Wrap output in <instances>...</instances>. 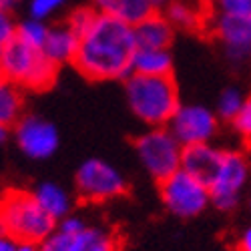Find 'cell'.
I'll list each match as a JSON object with an SVG mask.
<instances>
[{"label": "cell", "instance_id": "6da1fadb", "mask_svg": "<svg viewBox=\"0 0 251 251\" xmlns=\"http://www.w3.org/2000/svg\"><path fill=\"white\" fill-rule=\"evenodd\" d=\"M137 49L131 25L99 12L95 25L78 40L73 65L91 80H125L133 73Z\"/></svg>", "mask_w": 251, "mask_h": 251}, {"label": "cell", "instance_id": "7a4b0ae2", "mask_svg": "<svg viewBox=\"0 0 251 251\" xmlns=\"http://www.w3.org/2000/svg\"><path fill=\"white\" fill-rule=\"evenodd\" d=\"M125 97L131 113L147 127H167L181 104L173 76L131 73L125 78Z\"/></svg>", "mask_w": 251, "mask_h": 251}, {"label": "cell", "instance_id": "3957f363", "mask_svg": "<svg viewBox=\"0 0 251 251\" xmlns=\"http://www.w3.org/2000/svg\"><path fill=\"white\" fill-rule=\"evenodd\" d=\"M56 221L36 201L32 191L12 189L0 197V231L16 243H43Z\"/></svg>", "mask_w": 251, "mask_h": 251}, {"label": "cell", "instance_id": "277c9868", "mask_svg": "<svg viewBox=\"0 0 251 251\" xmlns=\"http://www.w3.org/2000/svg\"><path fill=\"white\" fill-rule=\"evenodd\" d=\"M4 80L26 91H45L56 80L58 67L47 58L43 49L28 47L16 36L10 38L0 50Z\"/></svg>", "mask_w": 251, "mask_h": 251}, {"label": "cell", "instance_id": "5b68a950", "mask_svg": "<svg viewBox=\"0 0 251 251\" xmlns=\"http://www.w3.org/2000/svg\"><path fill=\"white\" fill-rule=\"evenodd\" d=\"M141 165L157 183L181 169L183 145L167 127H151L135 141Z\"/></svg>", "mask_w": 251, "mask_h": 251}, {"label": "cell", "instance_id": "8992f818", "mask_svg": "<svg viewBox=\"0 0 251 251\" xmlns=\"http://www.w3.org/2000/svg\"><path fill=\"white\" fill-rule=\"evenodd\" d=\"M159 195L167 211L181 219L201 215L211 203L209 185L183 169L159 181Z\"/></svg>", "mask_w": 251, "mask_h": 251}, {"label": "cell", "instance_id": "52a82bcc", "mask_svg": "<svg viewBox=\"0 0 251 251\" xmlns=\"http://www.w3.org/2000/svg\"><path fill=\"white\" fill-rule=\"evenodd\" d=\"M76 195L87 203H104L125 195L127 179L115 165L102 159H87L75 175Z\"/></svg>", "mask_w": 251, "mask_h": 251}, {"label": "cell", "instance_id": "ba28073f", "mask_svg": "<svg viewBox=\"0 0 251 251\" xmlns=\"http://www.w3.org/2000/svg\"><path fill=\"white\" fill-rule=\"evenodd\" d=\"M251 179L249 155L241 151H223L219 169L209 181L211 203L219 211H231L237 207L245 185Z\"/></svg>", "mask_w": 251, "mask_h": 251}, {"label": "cell", "instance_id": "9c48e42d", "mask_svg": "<svg viewBox=\"0 0 251 251\" xmlns=\"http://www.w3.org/2000/svg\"><path fill=\"white\" fill-rule=\"evenodd\" d=\"M219 117L205 104H179V109L171 117L167 129L185 147L191 145L211 143L219 131Z\"/></svg>", "mask_w": 251, "mask_h": 251}, {"label": "cell", "instance_id": "30bf717a", "mask_svg": "<svg viewBox=\"0 0 251 251\" xmlns=\"http://www.w3.org/2000/svg\"><path fill=\"white\" fill-rule=\"evenodd\" d=\"M207 28L223 47L231 65H245L251 60V16L209 14Z\"/></svg>", "mask_w": 251, "mask_h": 251}, {"label": "cell", "instance_id": "8fae6325", "mask_svg": "<svg viewBox=\"0 0 251 251\" xmlns=\"http://www.w3.org/2000/svg\"><path fill=\"white\" fill-rule=\"evenodd\" d=\"M12 135L16 147L34 161H45L52 157L60 143L58 129L50 121L36 115H25L12 127Z\"/></svg>", "mask_w": 251, "mask_h": 251}, {"label": "cell", "instance_id": "7c38bea8", "mask_svg": "<svg viewBox=\"0 0 251 251\" xmlns=\"http://www.w3.org/2000/svg\"><path fill=\"white\" fill-rule=\"evenodd\" d=\"M119 249H121V241L111 229L91 223L78 233H67L56 227L40 243V251H119Z\"/></svg>", "mask_w": 251, "mask_h": 251}, {"label": "cell", "instance_id": "4fadbf2b", "mask_svg": "<svg viewBox=\"0 0 251 251\" xmlns=\"http://www.w3.org/2000/svg\"><path fill=\"white\" fill-rule=\"evenodd\" d=\"M223 151L213 147L211 143L203 145H191V147L183 149V159H181V169L191 173L193 177L201 179L203 183L209 185V181L213 179V175L219 169Z\"/></svg>", "mask_w": 251, "mask_h": 251}, {"label": "cell", "instance_id": "5bb4252c", "mask_svg": "<svg viewBox=\"0 0 251 251\" xmlns=\"http://www.w3.org/2000/svg\"><path fill=\"white\" fill-rule=\"evenodd\" d=\"M78 40H80L78 34L67 23L58 25V26H50L49 36L45 40V47H43V52L56 67L69 65V62L73 65L76 50H78Z\"/></svg>", "mask_w": 251, "mask_h": 251}, {"label": "cell", "instance_id": "9a60e30c", "mask_svg": "<svg viewBox=\"0 0 251 251\" xmlns=\"http://www.w3.org/2000/svg\"><path fill=\"white\" fill-rule=\"evenodd\" d=\"M95 8L131 26H137L141 20L159 12L153 0H95Z\"/></svg>", "mask_w": 251, "mask_h": 251}, {"label": "cell", "instance_id": "2e32d148", "mask_svg": "<svg viewBox=\"0 0 251 251\" xmlns=\"http://www.w3.org/2000/svg\"><path fill=\"white\" fill-rule=\"evenodd\" d=\"M133 28H135L137 45L143 49H169L173 43L175 28L165 18L163 12H155L147 16Z\"/></svg>", "mask_w": 251, "mask_h": 251}, {"label": "cell", "instance_id": "e0dca14e", "mask_svg": "<svg viewBox=\"0 0 251 251\" xmlns=\"http://www.w3.org/2000/svg\"><path fill=\"white\" fill-rule=\"evenodd\" d=\"M32 193H34L36 201L40 203V207H43L56 223L73 213V197L62 185L45 181V183L36 185Z\"/></svg>", "mask_w": 251, "mask_h": 251}, {"label": "cell", "instance_id": "ac0fdd59", "mask_svg": "<svg viewBox=\"0 0 251 251\" xmlns=\"http://www.w3.org/2000/svg\"><path fill=\"white\" fill-rule=\"evenodd\" d=\"M133 73L147 76H171L173 56L169 49H143L139 47L133 56Z\"/></svg>", "mask_w": 251, "mask_h": 251}, {"label": "cell", "instance_id": "d6986e66", "mask_svg": "<svg viewBox=\"0 0 251 251\" xmlns=\"http://www.w3.org/2000/svg\"><path fill=\"white\" fill-rule=\"evenodd\" d=\"M25 111V95L23 89L8 80H0V123L4 127H14L23 119Z\"/></svg>", "mask_w": 251, "mask_h": 251}, {"label": "cell", "instance_id": "ffe728a7", "mask_svg": "<svg viewBox=\"0 0 251 251\" xmlns=\"http://www.w3.org/2000/svg\"><path fill=\"white\" fill-rule=\"evenodd\" d=\"M163 14H165V18L173 25V28L195 30V28H199L201 23H203L201 14H199L191 4H187L185 0H175V2L167 4V6L163 8Z\"/></svg>", "mask_w": 251, "mask_h": 251}, {"label": "cell", "instance_id": "44dd1931", "mask_svg": "<svg viewBox=\"0 0 251 251\" xmlns=\"http://www.w3.org/2000/svg\"><path fill=\"white\" fill-rule=\"evenodd\" d=\"M49 28L45 20H38V18H26L23 23L16 25V38L26 43L28 47H34V49H43L45 47V40L49 36Z\"/></svg>", "mask_w": 251, "mask_h": 251}, {"label": "cell", "instance_id": "7402d4cb", "mask_svg": "<svg viewBox=\"0 0 251 251\" xmlns=\"http://www.w3.org/2000/svg\"><path fill=\"white\" fill-rule=\"evenodd\" d=\"M245 95L237 89V87H229V89H225L221 95H219V99H217V117L221 119V121H229L231 123L233 119H235V115L239 113V109L243 107V102H245Z\"/></svg>", "mask_w": 251, "mask_h": 251}, {"label": "cell", "instance_id": "603a6c76", "mask_svg": "<svg viewBox=\"0 0 251 251\" xmlns=\"http://www.w3.org/2000/svg\"><path fill=\"white\" fill-rule=\"evenodd\" d=\"M99 16V10L97 8H89V6H82V8H76L75 12H71L69 20H67V25L78 34V38L85 34L93 25H95V20Z\"/></svg>", "mask_w": 251, "mask_h": 251}, {"label": "cell", "instance_id": "cb8c5ba5", "mask_svg": "<svg viewBox=\"0 0 251 251\" xmlns=\"http://www.w3.org/2000/svg\"><path fill=\"white\" fill-rule=\"evenodd\" d=\"M213 12L227 16H251V0H211Z\"/></svg>", "mask_w": 251, "mask_h": 251}, {"label": "cell", "instance_id": "d4e9b609", "mask_svg": "<svg viewBox=\"0 0 251 251\" xmlns=\"http://www.w3.org/2000/svg\"><path fill=\"white\" fill-rule=\"evenodd\" d=\"M231 125H233L235 133H237L243 141L251 143V95H247L243 107L239 109V113L235 115V119L231 121Z\"/></svg>", "mask_w": 251, "mask_h": 251}, {"label": "cell", "instance_id": "484cf974", "mask_svg": "<svg viewBox=\"0 0 251 251\" xmlns=\"http://www.w3.org/2000/svg\"><path fill=\"white\" fill-rule=\"evenodd\" d=\"M67 0H30L28 2V12L32 18L38 20H47L50 18L54 12H58L62 6H65Z\"/></svg>", "mask_w": 251, "mask_h": 251}, {"label": "cell", "instance_id": "4316f807", "mask_svg": "<svg viewBox=\"0 0 251 251\" xmlns=\"http://www.w3.org/2000/svg\"><path fill=\"white\" fill-rule=\"evenodd\" d=\"M16 34V25L6 10L0 8V45H6Z\"/></svg>", "mask_w": 251, "mask_h": 251}, {"label": "cell", "instance_id": "83f0119b", "mask_svg": "<svg viewBox=\"0 0 251 251\" xmlns=\"http://www.w3.org/2000/svg\"><path fill=\"white\" fill-rule=\"evenodd\" d=\"M237 251H251V227L243 229L237 237Z\"/></svg>", "mask_w": 251, "mask_h": 251}, {"label": "cell", "instance_id": "f1b7e54d", "mask_svg": "<svg viewBox=\"0 0 251 251\" xmlns=\"http://www.w3.org/2000/svg\"><path fill=\"white\" fill-rule=\"evenodd\" d=\"M14 249H16V241L0 231V251H14Z\"/></svg>", "mask_w": 251, "mask_h": 251}, {"label": "cell", "instance_id": "f546056e", "mask_svg": "<svg viewBox=\"0 0 251 251\" xmlns=\"http://www.w3.org/2000/svg\"><path fill=\"white\" fill-rule=\"evenodd\" d=\"M14 251H40V243H16Z\"/></svg>", "mask_w": 251, "mask_h": 251}, {"label": "cell", "instance_id": "4dcf8cb0", "mask_svg": "<svg viewBox=\"0 0 251 251\" xmlns=\"http://www.w3.org/2000/svg\"><path fill=\"white\" fill-rule=\"evenodd\" d=\"M16 4H18V0H0V8L6 10V12H10Z\"/></svg>", "mask_w": 251, "mask_h": 251}, {"label": "cell", "instance_id": "1f68e13d", "mask_svg": "<svg viewBox=\"0 0 251 251\" xmlns=\"http://www.w3.org/2000/svg\"><path fill=\"white\" fill-rule=\"evenodd\" d=\"M153 2H155V6H157V10L161 12L167 4H171V2H175V0H153Z\"/></svg>", "mask_w": 251, "mask_h": 251}, {"label": "cell", "instance_id": "d6a6232c", "mask_svg": "<svg viewBox=\"0 0 251 251\" xmlns=\"http://www.w3.org/2000/svg\"><path fill=\"white\" fill-rule=\"evenodd\" d=\"M6 135H8V127H4V125L0 123V143H2V141L6 139Z\"/></svg>", "mask_w": 251, "mask_h": 251}, {"label": "cell", "instance_id": "836d02e7", "mask_svg": "<svg viewBox=\"0 0 251 251\" xmlns=\"http://www.w3.org/2000/svg\"><path fill=\"white\" fill-rule=\"evenodd\" d=\"M0 80H4V75H2V65H0Z\"/></svg>", "mask_w": 251, "mask_h": 251}, {"label": "cell", "instance_id": "e575fe53", "mask_svg": "<svg viewBox=\"0 0 251 251\" xmlns=\"http://www.w3.org/2000/svg\"><path fill=\"white\" fill-rule=\"evenodd\" d=\"M0 50H2V45H0Z\"/></svg>", "mask_w": 251, "mask_h": 251}, {"label": "cell", "instance_id": "d590c367", "mask_svg": "<svg viewBox=\"0 0 251 251\" xmlns=\"http://www.w3.org/2000/svg\"><path fill=\"white\" fill-rule=\"evenodd\" d=\"M249 161H251V155H249Z\"/></svg>", "mask_w": 251, "mask_h": 251}, {"label": "cell", "instance_id": "8d00e7d4", "mask_svg": "<svg viewBox=\"0 0 251 251\" xmlns=\"http://www.w3.org/2000/svg\"><path fill=\"white\" fill-rule=\"evenodd\" d=\"M249 203H251V199H249Z\"/></svg>", "mask_w": 251, "mask_h": 251}]
</instances>
